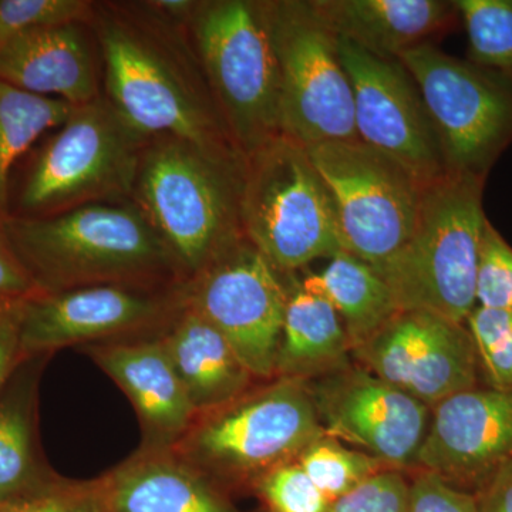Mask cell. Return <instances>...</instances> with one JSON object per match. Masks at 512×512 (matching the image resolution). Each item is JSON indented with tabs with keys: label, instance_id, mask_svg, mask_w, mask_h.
I'll return each instance as SVG.
<instances>
[{
	"label": "cell",
	"instance_id": "obj_32",
	"mask_svg": "<svg viewBox=\"0 0 512 512\" xmlns=\"http://www.w3.org/2000/svg\"><path fill=\"white\" fill-rule=\"evenodd\" d=\"M477 306L512 311V247L487 222L478 261Z\"/></svg>",
	"mask_w": 512,
	"mask_h": 512
},
{
	"label": "cell",
	"instance_id": "obj_19",
	"mask_svg": "<svg viewBox=\"0 0 512 512\" xmlns=\"http://www.w3.org/2000/svg\"><path fill=\"white\" fill-rule=\"evenodd\" d=\"M328 28L380 57H397L453 25L456 3L443 0H311Z\"/></svg>",
	"mask_w": 512,
	"mask_h": 512
},
{
	"label": "cell",
	"instance_id": "obj_20",
	"mask_svg": "<svg viewBox=\"0 0 512 512\" xmlns=\"http://www.w3.org/2000/svg\"><path fill=\"white\" fill-rule=\"evenodd\" d=\"M93 357L158 439H174L190 426L197 410L161 339L101 346Z\"/></svg>",
	"mask_w": 512,
	"mask_h": 512
},
{
	"label": "cell",
	"instance_id": "obj_12",
	"mask_svg": "<svg viewBox=\"0 0 512 512\" xmlns=\"http://www.w3.org/2000/svg\"><path fill=\"white\" fill-rule=\"evenodd\" d=\"M228 406L194 436L195 454L224 473L259 477L326 434L305 380L281 377Z\"/></svg>",
	"mask_w": 512,
	"mask_h": 512
},
{
	"label": "cell",
	"instance_id": "obj_36",
	"mask_svg": "<svg viewBox=\"0 0 512 512\" xmlns=\"http://www.w3.org/2000/svg\"><path fill=\"white\" fill-rule=\"evenodd\" d=\"M39 293L43 292L10 245L5 225H0V305L26 301Z\"/></svg>",
	"mask_w": 512,
	"mask_h": 512
},
{
	"label": "cell",
	"instance_id": "obj_38",
	"mask_svg": "<svg viewBox=\"0 0 512 512\" xmlns=\"http://www.w3.org/2000/svg\"><path fill=\"white\" fill-rule=\"evenodd\" d=\"M474 497L478 512H512V458Z\"/></svg>",
	"mask_w": 512,
	"mask_h": 512
},
{
	"label": "cell",
	"instance_id": "obj_15",
	"mask_svg": "<svg viewBox=\"0 0 512 512\" xmlns=\"http://www.w3.org/2000/svg\"><path fill=\"white\" fill-rule=\"evenodd\" d=\"M184 284L93 285L32 296L22 305L20 355L29 359L74 343L171 323L184 309Z\"/></svg>",
	"mask_w": 512,
	"mask_h": 512
},
{
	"label": "cell",
	"instance_id": "obj_21",
	"mask_svg": "<svg viewBox=\"0 0 512 512\" xmlns=\"http://www.w3.org/2000/svg\"><path fill=\"white\" fill-rule=\"evenodd\" d=\"M161 342L197 412L235 402L254 377L227 339L187 302Z\"/></svg>",
	"mask_w": 512,
	"mask_h": 512
},
{
	"label": "cell",
	"instance_id": "obj_28",
	"mask_svg": "<svg viewBox=\"0 0 512 512\" xmlns=\"http://www.w3.org/2000/svg\"><path fill=\"white\" fill-rule=\"evenodd\" d=\"M470 55L480 66L512 77V0H457Z\"/></svg>",
	"mask_w": 512,
	"mask_h": 512
},
{
	"label": "cell",
	"instance_id": "obj_27",
	"mask_svg": "<svg viewBox=\"0 0 512 512\" xmlns=\"http://www.w3.org/2000/svg\"><path fill=\"white\" fill-rule=\"evenodd\" d=\"M296 463L330 503L376 474L394 470L365 451L343 446L328 434L309 444L296 458Z\"/></svg>",
	"mask_w": 512,
	"mask_h": 512
},
{
	"label": "cell",
	"instance_id": "obj_18",
	"mask_svg": "<svg viewBox=\"0 0 512 512\" xmlns=\"http://www.w3.org/2000/svg\"><path fill=\"white\" fill-rule=\"evenodd\" d=\"M0 80L73 107L99 99L103 66L92 25L59 23L22 33L0 50Z\"/></svg>",
	"mask_w": 512,
	"mask_h": 512
},
{
	"label": "cell",
	"instance_id": "obj_31",
	"mask_svg": "<svg viewBox=\"0 0 512 512\" xmlns=\"http://www.w3.org/2000/svg\"><path fill=\"white\" fill-rule=\"evenodd\" d=\"M255 488L268 512H326L330 504L296 461L256 477Z\"/></svg>",
	"mask_w": 512,
	"mask_h": 512
},
{
	"label": "cell",
	"instance_id": "obj_6",
	"mask_svg": "<svg viewBox=\"0 0 512 512\" xmlns=\"http://www.w3.org/2000/svg\"><path fill=\"white\" fill-rule=\"evenodd\" d=\"M241 221L245 237L282 275L342 249L325 181L308 148L284 134L244 160Z\"/></svg>",
	"mask_w": 512,
	"mask_h": 512
},
{
	"label": "cell",
	"instance_id": "obj_39",
	"mask_svg": "<svg viewBox=\"0 0 512 512\" xmlns=\"http://www.w3.org/2000/svg\"><path fill=\"white\" fill-rule=\"evenodd\" d=\"M161 15L181 25H190L197 10L198 0H150Z\"/></svg>",
	"mask_w": 512,
	"mask_h": 512
},
{
	"label": "cell",
	"instance_id": "obj_11",
	"mask_svg": "<svg viewBox=\"0 0 512 512\" xmlns=\"http://www.w3.org/2000/svg\"><path fill=\"white\" fill-rule=\"evenodd\" d=\"M184 289L187 306L227 339L252 376L276 375L288 291L247 237L215 256Z\"/></svg>",
	"mask_w": 512,
	"mask_h": 512
},
{
	"label": "cell",
	"instance_id": "obj_13",
	"mask_svg": "<svg viewBox=\"0 0 512 512\" xmlns=\"http://www.w3.org/2000/svg\"><path fill=\"white\" fill-rule=\"evenodd\" d=\"M339 55L352 84L360 141L402 164L423 187L443 177L448 170L439 136L409 70L342 37Z\"/></svg>",
	"mask_w": 512,
	"mask_h": 512
},
{
	"label": "cell",
	"instance_id": "obj_9",
	"mask_svg": "<svg viewBox=\"0 0 512 512\" xmlns=\"http://www.w3.org/2000/svg\"><path fill=\"white\" fill-rule=\"evenodd\" d=\"M306 148L332 197L343 251L379 272L412 235L423 185L362 141Z\"/></svg>",
	"mask_w": 512,
	"mask_h": 512
},
{
	"label": "cell",
	"instance_id": "obj_23",
	"mask_svg": "<svg viewBox=\"0 0 512 512\" xmlns=\"http://www.w3.org/2000/svg\"><path fill=\"white\" fill-rule=\"evenodd\" d=\"M96 493L103 512H238L200 473L174 461L123 467Z\"/></svg>",
	"mask_w": 512,
	"mask_h": 512
},
{
	"label": "cell",
	"instance_id": "obj_17",
	"mask_svg": "<svg viewBox=\"0 0 512 512\" xmlns=\"http://www.w3.org/2000/svg\"><path fill=\"white\" fill-rule=\"evenodd\" d=\"M512 458V392L478 384L436 404L414 467L476 495Z\"/></svg>",
	"mask_w": 512,
	"mask_h": 512
},
{
	"label": "cell",
	"instance_id": "obj_8",
	"mask_svg": "<svg viewBox=\"0 0 512 512\" xmlns=\"http://www.w3.org/2000/svg\"><path fill=\"white\" fill-rule=\"evenodd\" d=\"M281 70L282 134L305 147L360 141L339 37L311 0H266Z\"/></svg>",
	"mask_w": 512,
	"mask_h": 512
},
{
	"label": "cell",
	"instance_id": "obj_24",
	"mask_svg": "<svg viewBox=\"0 0 512 512\" xmlns=\"http://www.w3.org/2000/svg\"><path fill=\"white\" fill-rule=\"evenodd\" d=\"M329 259L320 274L311 276L339 313L353 350L400 309L389 285L372 266L343 249Z\"/></svg>",
	"mask_w": 512,
	"mask_h": 512
},
{
	"label": "cell",
	"instance_id": "obj_25",
	"mask_svg": "<svg viewBox=\"0 0 512 512\" xmlns=\"http://www.w3.org/2000/svg\"><path fill=\"white\" fill-rule=\"evenodd\" d=\"M33 382L16 379L0 392V505L49 483L33 448Z\"/></svg>",
	"mask_w": 512,
	"mask_h": 512
},
{
	"label": "cell",
	"instance_id": "obj_33",
	"mask_svg": "<svg viewBox=\"0 0 512 512\" xmlns=\"http://www.w3.org/2000/svg\"><path fill=\"white\" fill-rule=\"evenodd\" d=\"M409 480L402 470H384L350 493L336 498L326 512H407Z\"/></svg>",
	"mask_w": 512,
	"mask_h": 512
},
{
	"label": "cell",
	"instance_id": "obj_37",
	"mask_svg": "<svg viewBox=\"0 0 512 512\" xmlns=\"http://www.w3.org/2000/svg\"><path fill=\"white\" fill-rule=\"evenodd\" d=\"M23 302L0 305V392L15 372L20 355L19 329Z\"/></svg>",
	"mask_w": 512,
	"mask_h": 512
},
{
	"label": "cell",
	"instance_id": "obj_34",
	"mask_svg": "<svg viewBox=\"0 0 512 512\" xmlns=\"http://www.w3.org/2000/svg\"><path fill=\"white\" fill-rule=\"evenodd\" d=\"M0 512H103L96 487L83 488L49 481L18 500L0 505Z\"/></svg>",
	"mask_w": 512,
	"mask_h": 512
},
{
	"label": "cell",
	"instance_id": "obj_1",
	"mask_svg": "<svg viewBox=\"0 0 512 512\" xmlns=\"http://www.w3.org/2000/svg\"><path fill=\"white\" fill-rule=\"evenodd\" d=\"M103 96L144 137L244 161L228 136L188 25L144 2H94Z\"/></svg>",
	"mask_w": 512,
	"mask_h": 512
},
{
	"label": "cell",
	"instance_id": "obj_7",
	"mask_svg": "<svg viewBox=\"0 0 512 512\" xmlns=\"http://www.w3.org/2000/svg\"><path fill=\"white\" fill-rule=\"evenodd\" d=\"M43 147L19 195V217L43 218L133 197L150 138L134 130L106 97L73 107Z\"/></svg>",
	"mask_w": 512,
	"mask_h": 512
},
{
	"label": "cell",
	"instance_id": "obj_30",
	"mask_svg": "<svg viewBox=\"0 0 512 512\" xmlns=\"http://www.w3.org/2000/svg\"><path fill=\"white\" fill-rule=\"evenodd\" d=\"M92 0H0V50L39 26L92 22Z\"/></svg>",
	"mask_w": 512,
	"mask_h": 512
},
{
	"label": "cell",
	"instance_id": "obj_29",
	"mask_svg": "<svg viewBox=\"0 0 512 512\" xmlns=\"http://www.w3.org/2000/svg\"><path fill=\"white\" fill-rule=\"evenodd\" d=\"M466 325L476 348L480 383L512 392V311L476 306Z\"/></svg>",
	"mask_w": 512,
	"mask_h": 512
},
{
	"label": "cell",
	"instance_id": "obj_10",
	"mask_svg": "<svg viewBox=\"0 0 512 512\" xmlns=\"http://www.w3.org/2000/svg\"><path fill=\"white\" fill-rule=\"evenodd\" d=\"M429 111L448 171L485 177L512 138V90L431 43L397 57Z\"/></svg>",
	"mask_w": 512,
	"mask_h": 512
},
{
	"label": "cell",
	"instance_id": "obj_5",
	"mask_svg": "<svg viewBox=\"0 0 512 512\" xmlns=\"http://www.w3.org/2000/svg\"><path fill=\"white\" fill-rule=\"evenodd\" d=\"M192 40L241 157L282 136L281 70L266 0H198Z\"/></svg>",
	"mask_w": 512,
	"mask_h": 512
},
{
	"label": "cell",
	"instance_id": "obj_35",
	"mask_svg": "<svg viewBox=\"0 0 512 512\" xmlns=\"http://www.w3.org/2000/svg\"><path fill=\"white\" fill-rule=\"evenodd\" d=\"M407 512H478V507L473 494L454 488L434 474L417 471L409 480Z\"/></svg>",
	"mask_w": 512,
	"mask_h": 512
},
{
	"label": "cell",
	"instance_id": "obj_22",
	"mask_svg": "<svg viewBox=\"0 0 512 512\" xmlns=\"http://www.w3.org/2000/svg\"><path fill=\"white\" fill-rule=\"evenodd\" d=\"M284 326L276 373L309 382L349 366L348 333L312 276L286 286Z\"/></svg>",
	"mask_w": 512,
	"mask_h": 512
},
{
	"label": "cell",
	"instance_id": "obj_3",
	"mask_svg": "<svg viewBox=\"0 0 512 512\" xmlns=\"http://www.w3.org/2000/svg\"><path fill=\"white\" fill-rule=\"evenodd\" d=\"M244 161L215 157L187 141L148 140L131 201L173 255L184 281L244 238Z\"/></svg>",
	"mask_w": 512,
	"mask_h": 512
},
{
	"label": "cell",
	"instance_id": "obj_26",
	"mask_svg": "<svg viewBox=\"0 0 512 512\" xmlns=\"http://www.w3.org/2000/svg\"><path fill=\"white\" fill-rule=\"evenodd\" d=\"M73 106L16 89L0 80V225L9 212V177L13 164L52 128H59Z\"/></svg>",
	"mask_w": 512,
	"mask_h": 512
},
{
	"label": "cell",
	"instance_id": "obj_16",
	"mask_svg": "<svg viewBox=\"0 0 512 512\" xmlns=\"http://www.w3.org/2000/svg\"><path fill=\"white\" fill-rule=\"evenodd\" d=\"M306 383L328 436L394 470L414 466L429 430V406L363 366L349 365Z\"/></svg>",
	"mask_w": 512,
	"mask_h": 512
},
{
	"label": "cell",
	"instance_id": "obj_2",
	"mask_svg": "<svg viewBox=\"0 0 512 512\" xmlns=\"http://www.w3.org/2000/svg\"><path fill=\"white\" fill-rule=\"evenodd\" d=\"M5 232L42 292L93 285L171 288L185 282L163 239L131 200L43 218L10 215Z\"/></svg>",
	"mask_w": 512,
	"mask_h": 512
},
{
	"label": "cell",
	"instance_id": "obj_4",
	"mask_svg": "<svg viewBox=\"0 0 512 512\" xmlns=\"http://www.w3.org/2000/svg\"><path fill=\"white\" fill-rule=\"evenodd\" d=\"M484 178L447 171L423 187L412 235L377 272L400 311H426L466 325L477 306L478 261L488 222Z\"/></svg>",
	"mask_w": 512,
	"mask_h": 512
},
{
	"label": "cell",
	"instance_id": "obj_14",
	"mask_svg": "<svg viewBox=\"0 0 512 512\" xmlns=\"http://www.w3.org/2000/svg\"><path fill=\"white\" fill-rule=\"evenodd\" d=\"M352 353L360 366L430 409L481 384L467 325L426 311L397 312Z\"/></svg>",
	"mask_w": 512,
	"mask_h": 512
}]
</instances>
